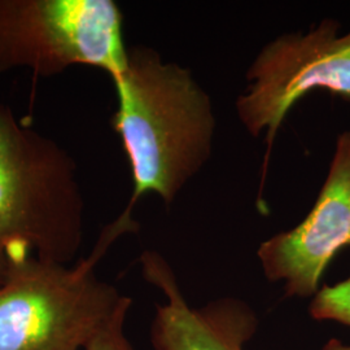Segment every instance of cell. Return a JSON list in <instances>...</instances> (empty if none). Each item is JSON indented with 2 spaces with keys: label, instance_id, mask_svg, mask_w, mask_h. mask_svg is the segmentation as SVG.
Segmentation results:
<instances>
[{
  "label": "cell",
  "instance_id": "cell-1",
  "mask_svg": "<svg viewBox=\"0 0 350 350\" xmlns=\"http://www.w3.org/2000/svg\"><path fill=\"white\" fill-rule=\"evenodd\" d=\"M117 95L113 130L133 176V196L156 193L172 204L212 150V103L189 70L163 63L148 47L129 49L125 70L112 78Z\"/></svg>",
  "mask_w": 350,
  "mask_h": 350
},
{
  "label": "cell",
  "instance_id": "cell-2",
  "mask_svg": "<svg viewBox=\"0 0 350 350\" xmlns=\"http://www.w3.org/2000/svg\"><path fill=\"white\" fill-rule=\"evenodd\" d=\"M83 234L75 159L0 104V287L31 258L75 262Z\"/></svg>",
  "mask_w": 350,
  "mask_h": 350
},
{
  "label": "cell",
  "instance_id": "cell-3",
  "mask_svg": "<svg viewBox=\"0 0 350 350\" xmlns=\"http://www.w3.org/2000/svg\"><path fill=\"white\" fill-rule=\"evenodd\" d=\"M138 227L124 212L88 257L73 263L31 258L16 267L0 287V350H85L124 299L98 278L96 266L117 239Z\"/></svg>",
  "mask_w": 350,
  "mask_h": 350
},
{
  "label": "cell",
  "instance_id": "cell-4",
  "mask_svg": "<svg viewBox=\"0 0 350 350\" xmlns=\"http://www.w3.org/2000/svg\"><path fill=\"white\" fill-rule=\"evenodd\" d=\"M127 59L124 14L113 0H0V75L30 69L50 78L88 65L114 78Z\"/></svg>",
  "mask_w": 350,
  "mask_h": 350
},
{
  "label": "cell",
  "instance_id": "cell-5",
  "mask_svg": "<svg viewBox=\"0 0 350 350\" xmlns=\"http://www.w3.org/2000/svg\"><path fill=\"white\" fill-rule=\"evenodd\" d=\"M338 29L335 20H323L305 36L276 38L252 64V85L237 109L252 135L266 131V163L279 127L305 95L327 90L350 100V31L338 36Z\"/></svg>",
  "mask_w": 350,
  "mask_h": 350
},
{
  "label": "cell",
  "instance_id": "cell-6",
  "mask_svg": "<svg viewBox=\"0 0 350 350\" xmlns=\"http://www.w3.org/2000/svg\"><path fill=\"white\" fill-rule=\"evenodd\" d=\"M350 247V131L342 133L325 185L308 217L295 228L276 234L257 256L270 282H283L289 297H312L327 266Z\"/></svg>",
  "mask_w": 350,
  "mask_h": 350
},
{
  "label": "cell",
  "instance_id": "cell-7",
  "mask_svg": "<svg viewBox=\"0 0 350 350\" xmlns=\"http://www.w3.org/2000/svg\"><path fill=\"white\" fill-rule=\"evenodd\" d=\"M140 266L143 278L166 297L150 325L153 350H244L254 336L258 319L244 301L225 297L193 309L161 254L144 252Z\"/></svg>",
  "mask_w": 350,
  "mask_h": 350
},
{
  "label": "cell",
  "instance_id": "cell-8",
  "mask_svg": "<svg viewBox=\"0 0 350 350\" xmlns=\"http://www.w3.org/2000/svg\"><path fill=\"white\" fill-rule=\"evenodd\" d=\"M317 321H334L350 327V276L335 286L319 288L310 304Z\"/></svg>",
  "mask_w": 350,
  "mask_h": 350
},
{
  "label": "cell",
  "instance_id": "cell-9",
  "mask_svg": "<svg viewBox=\"0 0 350 350\" xmlns=\"http://www.w3.org/2000/svg\"><path fill=\"white\" fill-rule=\"evenodd\" d=\"M131 304L133 300L124 296L114 313L88 341L85 350H135L125 331L127 314Z\"/></svg>",
  "mask_w": 350,
  "mask_h": 350
},
{
  "label": "cell",
  "instance_id": "cell-10",
  "mask_svg": "<svg viewBox=\"0 0 350 350\" xmlns=\"http://www.w3.org/2000/svg\"><path fill=\"white\" fill-rule=\"evenodd\" d=\"M323 350H350V345L342 344L338 340H331L325 344Z\"/></svg>",
  "mask_w": 350,
  "mask_h": 350
}]
</instances>
